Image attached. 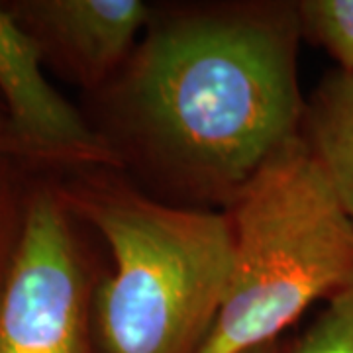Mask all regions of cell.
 I'll use <instances>...</instances> for the list:
<instances>
[{
	"label": "cell",
	"mask_w": 353,
	"mask_h": 353,
	"mask_svg": "<svg viewBox=\"0 0 353 353\" xmlns=\"http://www.w3.org/2000/svg\"><path fill=\"white\" fill-rule=\"evenodd\" d=\"M63 201L112 253V273L92 294L99 352H201L232 273L226 210L176 206L118 179L77 187Z\"/></svg>",
	"instance_id": "2"
},
{
	"label": "cell",
	"mask_w": 353,
	"mask_h": 353,
	"mask_svg": "<svg viewBox=\"0 0 353 353\" xmlns=\"http://www.w3.org/2000/svg\"><path fill=\"white\" fill-rule=\"evenodd\" d=\"M67 204L38 190L0 285V353H94L92 290Z\"/></svg>",
	"instance_id": "4"
},
{
	"label": "cell",
	"mask_w": 353,
	"mask_h": 353,
	"mask_svg": "<svg viewBox=\"0 0 353 353\" xmlns=\"http://www.w3.org/2000/svg\"><path fill=\"white\" fill-rule=\"evenodd\" d=\"M301 30L338 63L353 73V0H303L296 2Z\"/></svg>",
	"instance_id": "8"
},
{
	"label": "cell",
	"mask_w": 353,
	"mask_h": 353,
	"mask_svg": "<svg viewBox=\"0 0 353 353\" xmlns=\"http://www.w3.org/2000/svg\"><path fill=\"white\" fill-rule=\"evenodd\" d=\"M296 4L155 16L112 90L130 152L190 199L228 204L303 134Z\"/></svg>",
	"instance_id": "1"
},
{
	"label": "cell",
	"mask_w": 353,
	"mask_h": 353,
	"mask_svg": "<svg viewBox=\"0 0 353 353\" xmlns=\"http://www.w3.org/2000/svg\"><path fill=\"white\" fill-rule=\"evenodd\" d=\"M22 24L50 48L83 85H106L136 50V38L153 18L141 0H39L20 6Z\"/></svg>",
	"instance_id": "6"
},
{
	"label": "cell",
	"mask_w": 353,
	"mask_h": 353,
	"mask_svg": "<svg viewBox=\"0 0 353 353\" xmlns=\"http://www.w3.org/2000/svg\"><path fill=\"white\" fill-rule=\"evenodd\" d=\"M43 50L12 10L0 8V92L12 136L34 153L81 163L118 167L112 143L94 134L41 73Z\"/></svg>",
	"instance_id": "5"
},
{
	"label": "cell",
	"mask_w": 353,
	"mask_h": 353,
	"mask_svg": "<svg viewBox=\"0 0 353 353\" xmlns=\"http://www.w3.org/2000/svg\"><path fill=\"white\" fill-rule=\"evenodd\" d=\"M2 218H4V194H2V185H0V240H2Z\"/></svg>",
	"instance_id": "11"
},
{
	"label": "cell",
	"mask_w": 353,
	"mask_h": 353,
	"mask_svg": "<svg viewBox=\"0 0 353 353\" xmlns=\"http://www.w3.org/2000/svg\"><path fill=\"white\" fill-rule=\"evenodd\" d=\"M245 353H285V345L279 341H273V343H265L261 347H255V350H250Z\"/></svg>",
	"instance_id": "10"
},
{
	"label": "cell",
	"mask_w": 353,
	"mask_h": 353,
	"mask_svg": "<svg viewBox=\"0 0 353 353\" xmlns=\"http://www.w3.org/2000/svg\"><path fill=\"white\" fill-rule=\"evenodd\" d=\"M303 136L353 222V73L332 71L306 101Z\"/></svg>",
	"instance_id": "7"
},
{
	"label": "cell",
	"mask_w": 353,
	"mask_h": 353,
	"mask_svg": "<svg viewBox=\"0 0 353 353\" xmlns=\"http://www.w3.org/2000/svg\"><path fill=\"white\" fill-rule=\"evenodd\" d=\"M285 353H353V281L330 296Z\"/></svg>",
	"instance_id": "9"
},
{
	"label": "cell",
	"mask_w": 353,
	"mask_h": 353,
	"mask_svg": "<svg viewBox=\"0 0 353 353\" xmlns=\"http://www.w3.org/2000/svg\"><path fill=\"white\" fill-rule=\"evenodd\" d=\"M226 212L232 273L199 353L279 341L312 304L353 281V222L303 134L265 161Z\"/></svg>",
	"instance_id": "3"
}]
</instances>
